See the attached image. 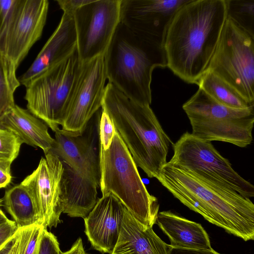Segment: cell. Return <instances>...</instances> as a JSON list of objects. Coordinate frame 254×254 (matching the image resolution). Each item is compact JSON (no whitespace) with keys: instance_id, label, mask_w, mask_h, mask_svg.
<instances>
[{"instance_id":"cell-1","label":"cell","mask_w":254,"mask_h":254,"mask_svg":"<svg viewBox=\"0 0 254 254\" xmlns=\"http://www.w3.org/2000/svg\"><path fill=\"white\" fill-rule=\"evenodd\" d=\"M226 0H189L167 29V66L183 81L198 85L207 71L227 18Z\"/></svg>"},{"instance_id":"cell-2","label":"cell","mask_w":254,"mask_h":254,"mask_svg":"<svg viewBox=\"0 0 254 254\" xmlns=\"http://www.w3.org/2000/svg\"><path fill=\"white\" fill-rule=\"evenodd\" d=\"M190 209L228 233L247 241L254 239V205L235 191L210 184L169 162L157 178Z\"/></svg>"},{"instance_id":"cell-3","label":"cell","mask_w":254,"mask_h":254,"mask_svg":"<svg viewBox=\"0 0 254 254\" xmlns=\"http://www.w3.org/2000/svg\"><path fill=\"white\" fill-rule=\"evenodd\" d=\"M150 105L134 101L112 83L106 85L102 108L129 151L137 167L149 178H157L167 163L170 145Z\"/></svg>"},{"instance_id":"cell-4","label":"cell","mask_w":254,"mask_h":254,"mask_svg":"<svg viewBox=\"0 0 254 254\" xmlns=\"http://www.w3.org/2000/svg\"><path fill=\"white\" fill-rule=\"evenodd\" d=\"M102 109L88 122L81 134L72 135L58 127L50 150L64 168L66 198L63 213L85 218L97 201L100 186L99 123Z\"/></svg>"},{"instance_id":"cell-5","label":"cell","mask_w":254,"mask_h":254,"mask_svg":"<svg viewBox=\"0 0 254 254\" xmlns=\"http://www.w3.org/2000/svg\"><path fill=\"white\" fill-rule=\"evenodd\" d=\"M164 40L142 37L120 22L104 55L108 82L129 99L150 105L153 70L167 66Z\"/></svg>"},{"instance_id":"cell-6","label":"cell","mask_w":254,"mask_h":254,"mask_svg":"<svg viewBox=\"0 0 254 254\" xmlns=\"http://www.w3.org/2000/svg\"><path fill=\"white\" fill-rule=\"evenodd\" d=\"M99 187L102 195L113 194L139 222L152 228L159 213L157 199L147 190L137 166L117 131L107 149L99 146Z\"/></svg>"},{"instance_id":"cell-7","label":"cell","mask_w":254,"mask_h":254,"mask_svg":"<svg viewBox=\"0 0 254 254\" xmlns=\"http://www.w3.org/2000/svg\"><path fill=\"white\" fill-rule=\"evenodd\" d=\"M182 108L191 125V133L197 138L228 142L240 147H246L253 141L254 107H228L199 88Z\"/></svg>"},{"instance_id":"cell-8","label":"cell","mask_w":254,"mask_h":254,"mask_svg":"<svg viewBox=\"0 0 254 254\" xmlns=\"http://www.w3.org/2000/svg\"><path fill=\"white\" fill-rule=\"evenodd\" d=\"M77 49L45 70L25 86L28 110L54 131L62 125L80 72Z\"/></svg>"},{"instance_id":"cell-9","label":"cell","mask_w":254,"mask_h":254,"mask_svg":"<svg viewBox=\"0 0 254 254\" xmlns=\"http://www.w3.org/2000/svg\"><path fill=\"white\" fill-rule=\"evenodd\" d=\"M207 70L254 104V34L227 17Z\"/></svg>"},{"instance_id":"cell-10","label":"cell","mask_w":254,"mask_h":254,"mask_svg":"<svg viewBox=\"0 0 254 254\" xmlns=\"http://www.w3.org/2000/svg\"><path fill=\"white\" fill-rule=\"evenodd\" d=\"M169 163L186 170L212 185L236 191L244 197L254 196V187L232 168L211 142L188 131L173 144Z\"/></svg>"},{"instance_id":"cell-11","label":"cell","mask_w":254,"mask_h":254,"mask_svg":"<svg viewBox=\"0 0 254 254\" xmlns=\"http://www.w3.org/2000/svg\"><path fill=\"white\" fill-rule=\"evenodd\" d=\"M120 4L121 0H89L75 12L77 51L81 62L104 55L120 22Z\"/></svg>"},{"instance_id":"cell-12","label":"cell","mask_w":254,"mask_h":254,"mask_svg":"<svg viewBox=\"0 0 254 254\" xmlns=\"http://www.w3.org/2000/svg\"><path fill=\"white\" fill-rule=\"evenodd\" d=\"M42 157L37 168L21 183L28 190L35 205L40 225L56 227L61 221L66 198L64 168L51 151Z\"/></svg>"},{"instance_id":"cell-13","label":"cell","mask_w":254,"mask_h":254,"mask_svg":"<svg viewBox=\"0 0 254 254\" xmlns=\"http://www.w3.org/2000/svg\"><path fill=\"white\" fill-rule=\"evenodd\" d=\"M106 79L104 55L82 63L61 125L63 131L72 135L82 133L89 121L102 107Z\"/></svg>"},{"instance_id":"cell-14","label":"cell","mask_w":254,"mask_h":254,"mask_svg":"<svg viewBox=\"0 0 254 254\" xmlns=\"http://www.w3.org/2000/svg\"><path fill=\"white\" fill-rule=\"evenodd\" d=\"M189 0H121L120 22L149 39H165L176 11Z\"/></svg>"},{"instance_id":"cell-15","label":"cell","mask_w":254,"mask_h":254,"mask_svg":"<svg viewBox=\"0 0 254 254\" xmlns=\"http://www.w3.org/2000/svg\"><path fill=\"white\" fill-rule=\"evenodd\" d=\"M49 4L47 0H21L5 53L17 68L42 36Z\"/></svg>"},{"instance_id":"cell-16","label":"cell","mask_w":254,"mask_h":254,"mask_svg":"<svg viewBox=\"0 0 254 254\" xmlns=\"http://www.w3.org/2000/svg\"><path fill=\"white\" fill-rule=\"evenodd\" d=\"M126 207L114 195H102L84 218L85 233L92 247L111 254L117 243Z\"/></svg>"},{"instance_id":"cell-17","label":"cell","mask_w":254,"mask_h":254,"mask_svg":"<svg viewBox=\"0 0 254 254\" xmlns=\"http://www.w3.org/2000/svg\"><path fill=\"white\" fill-rule=\"evenodd\" d=\"M77 49L73 16L64 13L59 25L28 69L19 79L25 86L42 72L60 62Z\"/></svg>"},{"instance_id":"cell-18","label":"cell","mask_w":254,"mask_h":254,"mask_svg":"<svg viewBox=\"0 0 254 254\" xmlns=\"http://www.w3.org/2000/svg\"><path fill=\"white\" fill-rule=\"evenodd\" d=\"M172 248L125 208L119 237L111 254H169Z\"/></svg>"},{"instance_id":"cell-19","label":"cell","mask_w":254,"mask_h":254,"mask_svg":"<svg viewBox=\"0 0 254 254\" xmlns=\"http://www.w3.org/2000/svg\"><path fill=\"white\" fill-rule=\"evenodd\" d=\"M0 127L13 133L22 143L40 147L45 154L55 143V139L49 133L48 126L28 110L16 104L2 117Z\"/></svg>"},{"instance_id":"cell-20","label":"cell","mask_w":254,"mask_h":254,"mask_svg":"<svg viewBox=\"0 0 254 254\" xmlns=\"http://www.w3.org/2000/svg\"><path fill=\"white\" fill-rule=\"evenodd\" d=\"M156 224L168 237L173 248L212 249L209 237L199 223L168 211L158 213Z\"/></svg>"},{"instance_id":"cell-21","label":"cell","mask_w":254,"mask_h":254,"mask_svg":"<svg viewBox=\"0 0 254 254\" xmlns=\"http://www.w3.org/2000/svg\"><path fill=\"white\" fill-rule=\"evenodd\" d=\"M3 202L5 209L19 229L40 225L32 197L21 183L5 191Z\"/></svg>"},{"instance_id":"cell-22","label":"cell","mask_w":254,"mask_h":254,"mask_svg":"<svg viewBox=\"0 0 254 254\" xmlns=\"http://www.w3.org/2000/svg\"><path fill=\"white\" fill-rule=\"evenodd\" d=\"M197 85L215 101L228 107L236 109L254 107V104L248 102L210 71L207 70L202 75Z\"/></svg>"},{"instance_id":"cell-23","label":"cell","mask_w":254,"mask_h":254,"mask_svg":"<svg viewBox=\"0 0 254 254\" xmlns=\"http://www.w3.org/2000/svg\"><path fill=\"white\" fill-rule=\"evenodd\" d=\"M17 68L6 56L0 54V117L15 104L14 93L20 85L16 77Z\"/></svg>"},{"instance_id":"cell-24","label":"cell","mask_w":254,"mask_h":254,"mask_svg":"<svg viewBox=\"0 0 254 254\" xmlns=\"http://www.w3.org/2000/svg\"><path fill=\"white\" fill-rule=\"evenodd\" d=\"M227 17L254 34V0H226Z\"/></svg>"},{"instance_id":"cell-25","label":"cell","mask_w":254,"mask_h":254,"mask_svg":"<svg viewBox=\"0 0 254 254\" xmlns=\"http://www.w3.org/2000/svg\"><path fill=\"white\" fill-rule=\"evenodd\" d=\"M20 2L21 0H0V54L5 55L8 37Z\"/></svg>"},{"instance_id":"cell-26","label":"cell","mask_w":254,"mask_h":254,"mask_svg":"<svg viewBox=\"0 0 254 254\" xmlns=\"http://www.w3.org/2000/svg\"><path fill=\"white\" fill-rule=\"evenodd\" d=\"M22 144L13 133L0 127V164L10 166Z\"/></svg>"},{"instance_id":"cell-27","label":"cell","mask_w":254,"mask_h":254,"mask_svg":"<svg viewBox=\"0 0 254 254\" xmlns=\"http://www.w3.org/2000/svg\"><path fill=\"white\" fill-rule=\"evenodd\" d=\"M116 132L114 125L108 114L102 108L99 123V146L104 149L111 145Z\"/></svg>"},{"instance_id":"cell-28","label":"cell","mask_w":254,"mask_h":254,"mask_svg":"<svg viewBox=\"0 0 254 254\" xmlns=\"http://www.w3.org/2000/svg\"><path fill=\"white\" fill-rule=\"evenodd\" d=\"M38 254H63L57 237L45 227L42 231Z\"/></svg>"},{"instance_id":"cell-29","label":"cell","mask_w":254,"mask_h":254,"mask_svg":"<svg viewBox=\"0 0 254 254\" xmlns=\"http://www.w3.org/2000/svg\"><path fill=\"white\" fill-rule=\"evenodd\" d=\"M34 225L19 229L16 241L9 254H24Z\"/></svg>"},{"instance_id":"cell-30","label":"cell","mask_w":254,"mask_h":254,"mask_svg":"<svg viewBox=\"0 0 254 254\" xmlns=\"http://www.w3.org/2000/svg\"><path fill=\"white\" fill-rule=\"evenodd\" d=\"M44 227L35 224L26 247L24 254H38L40 239Z\"/></svg>"},{"instance_id":"cell-31","label":"cell","mask_w":254,"mask_h":254,"mask_svg":"<svg viewBox=\"0 0 254 254\" xmlns=\"http://www.w3.org/2000/svg\"><path fill=\"white\" fill-rule=\"evenodd\" d=\"M18 229L16 223L9 219L0 225V248L16 233Z\"/></svg>"},{"instance_id":"cell-32","label":"cell","mask_w":254,"mask_h":254,"mask_svg":"<svg viewBox=\"0 0 254 254\" xmlns=\"http://www.w3.org/2000/svg\"><path fill=\"white\" fill-rule=\"evenodd\" d=\"M89 0H57V2L64 13L73 16L75 12Z\"/></svg>"},{"instance_id":"cell-33","label":"cell","mask_w":254,"mask_h":254,"mask_svg":"<svg viewBox=\"0 0 254 254\" xmlns=\"http://www.w3.org/2000/svg\"><path fill=\"white\" fill-rule=\"evenodd\" d=\"M169 254H222L217 253L212 249L211 250L188 249L179 248H172Z\"/></svg>"},{"instance_id":"cell-34","label":"cell","mask_w":254,"mask_h":254,"mask_svg":"<svg viewBox=\"0 0 254 254\" xmlns=\"http://www.w3.org/2000/svg\"><path fill=\"white\" fill-rule=\"evenodd\" d=\"M11 179L10 166L0 164V188L7 186Z\"/></svg>"},{"instance_id":"cell-35","label":"cell","mask_w":254,"mask_h":254,"mask_svg":"<svg viewBox=\"0 0 254 254\" xmlns=\"http://www.w3.org/2000/svg\"><path fill=\"white\" fill-rule=\"evenodd\" d=\"M63 254H86L84 250L82 241L81 238H78L71 248L67 251L63 253Z\"/></svg>"},{"instance_id":"cell-36","label":"cell","mask_w":254,"mask_h":254,"mask_svg":"<svg viewBox=\"0 0 254 254\" xmlns=\"http://www.w3.org/2000/svg\"><path fill=\"white\" fill-rule=\"evenodd\" d=\"M19 230V229H18ZM18 231L1 248H0V254H9L16 241Z\"/></svg>"},{"instance_id":"cell-37","label":"cell","mask_w":254,"mask_h":254,"mask_svg":"<svg viewBox=\"0 0 254 254\" xmlns=\"http://www.w3.org/2000/svg\"><path fill=\"white\" fill-rule=\"evenodd\" d=\"M9 219L7 218L4 212L0 210V225L7 222Z\"/></svg>"},{"instance_id":"cell-38","label":"cell","mask_w":254,"mask_h":254,"mask_svg":"<svg viewBox=\"0 0 254 254\" xmlns=\"http://www.w3.org/2000/svg\"><path fill=\"white\" fill-rule=\"evenodd\" d=\"M3 202V198H0V210H1L0 209V207L2 206Z\"/></svg>"},{"instance_id":"cell-39","label":"cell","mask_w":254,"mask_h":254,"mask_svg":"<svg viewBox=\"0 0 254 254\" xmlns=\"http://www.w3.org/2000/svg\"><path fill=\"white\" fill-rule=\"evenodd\" d=\"M0 120H1V117H0Z\"/></svg>"}]
</instances>
